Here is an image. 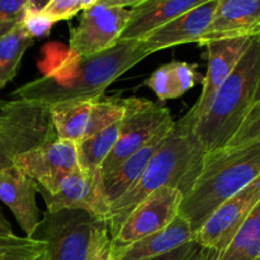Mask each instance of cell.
<instances>
[{"label": "cell", "mask_w": 260, "mask_h": 260, "mask_svg": "<svg viewBox=\"0 0 260 260\" xmlns=\"http://www.w3.org/2000/svg\"><path fill=\"white\" fill-rule=\"evenodd\" d=\"M13 229L12 225L9 223V221L5 218V216L3 215V211L0 208V236H13Z\"/></svg>", "instance_id": "32"}, {"label": "cell", "mask_w": 260, "mask_h": 260, "mask_svg": "<svg viewBox=\"0 0 260 260\" xmlns=\"http://www.w3.org/2000/svg\"><path fill=\"white\" fill-rule=\"evenodd\" d=\"M218 0H206L141 41L147 55L185 43H200L212 22Z\"/></svg>", "instance_id": "14"}, {"label": "cell", "mask_w": 260, "mask_h": 260, "mask_svg": "<svg viewBox=\"0 0 260 260\" xmlns=\"http://www.w3.org/2000/svg\"><path fill=\"white\" fill-rule=\"evenodd\" d=\"M172 119V113L167 107L144 98H135L134 106L123 119L121 135L112 152L102 164V177L113 172L127 157L145 146Z\"/></svg>", "instance_id": "8"}, {"label": "cell", "mask_w": 260, "mask_h": 260, "mask_svg": "<svg viewBox=\"0 0 260 260\" xmlns=\"http://www.w3.org/2000/svg\"><path fill=\"white\" fill-rule=\"evenodd\" d=\"M139 0H94L81 12L78 27L71 28L66 57H80L103 52L119 42Z\"/></svg>", "instance_id": "6"}, {"label": "cell", "mask_w": 260, "mask_h": 260, "mask_svg": "<svg viewBox=\"0 0 260 260\" xmlns=\"http://www.w3.org/2000/svg\"><path fill=\"white\" fill-rule=\"evenodd\" d=\"M194 240L192 225L178 215L170 225L136 243L121 248L112 246L114 260H147L174 250ZM112 244V243H111Z\"/></svg>", "instance_id": "19"}, {"label": "cell", "mask_w": 260, "mask_h": 260, "mask_svg": "<svg viewBox=\"0 0 260 260\" xmlns=\"http://www.w3.org/2000/svg\"><path fill=\"white\" fill-rule=\"evenodd\" d=\"M254 37L255 36L225 38L211 41L203 45L207 50L205 55L207 57V71L203 76L200 98L189 109L196 118L198 119L207 112L218 89L231 75L240 58L253 42Z\"/></svg>", "instance_id": "13"}, {"label": "cell", "mask_w": 260, "mask_h": 260, "mask_svg": "<svg viewBox=\"0 0 260 260\" xmlns=\"http://www.w3.org/2000/svg\"><path fill=\"white\" fill-rule=\"evenodd\" d=\"M123 119L76 144L80 169L89 170V172L101 170L102 164L112 152L119 135H121Z\"/></svg>", "instance_id": "22"}, {"label": "cell", "mask_w": 260, "mask_h": 260, "mask_svg": "<svg viewBox=\"0 0 260 260\" xmlns=\"http://www.w3.org/2000/svg\"><path fill=\"white\" fill-rule=\"evenodd\" d=\"M184 194L173 187H162L134 208L111 243L113 248L131 245L162 230L180 212Z\"/></svg>", "instance_id": "9"}, {"label": "cell", "mask_w": 260, "mask_h": 260, "mask_svg": "<svg viewBox=\"0 0 260 260\" xmlns=\"http://www.w3.org/2000/svg\"><path fill=\"white\" fill-rule=\"evenodd\" d=\"M216 260H260V202Z\"/></svg>", "instance_id": "21"}, {"label": "cell", "mask_w": 260, "mask_h": 260, "mask_svg": "<svg viewBox=\"0 0 260 260\" xmlns=\"http://www.w3.org/2000/svg\"><path fill=\"white\" fill-rule=\"evenodd\" d=\"M35 40L23 28L22 23L0 38V89L17 76L20 61Z\"/></svg>", "instance_id": "23"}, {"label": "cell", "mask_w": 260, "mask_h": 260, "mask_svg": "<svg viewBox=\"0 0 260 260\" xmlns=\"http://www.w3.org/2000/svg\"><path fill=\"white\" fill-rule=\"evenodd\" d=\"M27 4L28 0H0V38L22 23Z\"/></svg>", "instance_id": "28"}, {"label": "cell", "mask_w": 260, "mask_h": 260, "mask_svg": "<svg viewBox=\"0 0 260 260\" xmlns=\"http://www.w3.org/2000/svg\"><path fill=\"white\" fill-rule=\"evenodd\" d=\"M260 81V38L255 36L210 108L197 119L194 134L205 154L225 149L255 103Z\"/></svg>", "instance_id": "4"}, {"label": "cell", "mask_w": 260, "mask_h": 260, "mask_svg": "<svg viewBox=\"0 0 260 260\" xmlns=\"http://www.w3.org/2000/svg\"><path fill=\"white\" fill-rule=\"evenodd\" d=\"M46 3H37L28 0L27 8H25L24 17H23L22 25L25 32L35 40L37 37L47 36L52 29L53 22L45 12L43 8L46 7Z\"/></svg>", "instance_id": "26"}, {"label": "cell", "mask_w": 260, "mask_h": 260, "mask_svg": "<svg viewBox=\"0 0 260 260\" xmlns=\"http://www.w3.org/2000/svg\"><path fill=\"white\" fill-rule=\"evenodd\" d=\"M37 184L17 165L0 169V201L8 206L18 225L33 239L41 225V210L36 203Z\"/></svg>", "instance_id": "15"}, {"label": "cell", "mask_w": 260, "mask_h": 260, "mask_svg": "<svg viewBox=\"0 0 260 260\" xmlns=\"http://www.w3.org/2000/svg\"><path fill=\"white\" fill-rule=\"evenodd\" d=\"M197 118L188 111L168 135L141 177L131 188L113 202L107 218L111 239L119 231L129 213L142 201L162 187H173L187 194L202 165L205 151L194 134Z\"/></svg>", "instance_id": "2"}, {"label": "cell", "mask_w": 260, "mask_h": 260, "mask_svg": "<svg viewBox=\"0 0 260 260\" xmlns=\"http://www.w3.org/2000/svg\"><path fill=\"white\" fill-rule=\"evenodd\" d=\"M141 41H119L103 52L66 57L41 78L15 89L13 96L46 107L93 101L126 71L147 57Z\"/></svg>", "instance_id": "1"}, {"label": "cell", "mask_w": 260, "mask_h": 260, "mask_svg": "<svg viewBox=\"0 0 260 260\" xmlns=\"http://www.w3.org/2000/svg\"><path fill=\"white\" fill-rule=\"evenodd\" d=\"M260 38V35H259ZM260 101V81H259V85H258V90H256V95H255V102Z\"/></svg>", "instance_id": "33"}, {"label": "cell", "mask_w": 260, "mask_h": 260, "mask_svg": "<svg viewBox=\"0 0 260 260\" xmlns=\"http://www.w3.org/2000/svg\"><path fill=\"white\" fill-rule=\"evenodd\" d=\"M147 260H216V255L208 249L203 248L200 243L193 240L169 253Z\"/></svg>", "instance_id": "29"}, {"label": "cell", "mask_w": 260, "mask_h": 260, "mask_svg": "<svg viewBox=\"0 0 260 260\" xmlns=\"http://www.w3.org/2000/svg\"><path fill=\"white\" fill-rule=\"evenodd\" d=\"M37 193L43 198L47 212L61 210L86 211L94 216L108 218L111 203L104 193L101 170H83L66 175L55 193L45 192L37 187Z\"/></svg>", "instance_id": "11"}, {"label": "cell", "mask_w": 260, "mask_h": 260, "mask_svg": "<svg viewBox=\"0 0 260 260\" xmlns=\"http://www.w3.org/2000/svg\"><path fill=\"white\" fill-rule=\"evenodd\" d=\"M197 69V63L172 61L156 69L144 81V85L149 86L160 102L180 98L196 84L203 80V76L198 74Z\"/></svg>", "instance_id": "20"}, {"label": "cell", "mask_w": 260, "mask_h": 260, "mask_svg": "<svg viewBox=\"0 0 260 260\" xmlns=\"http://www.w3.org/2000/svg\"><path fill=\"white\" fill-rule=\"evenodd\" d=\"M14 165L50 194L56 192L66 175L80 169L75 142L58 137L20 155Z\"/></svg>", "instance_id": "12"}, {"label": "cell", "mask_w": 260, "mask_h": 260, "mask_svg": "<svg viewBox=\"0 0 260 260\" xmlns=\"http://www.w3.org/2000/svg\"><path fill=\"white\" fill-rule=\"evenodd\" d=\"M134 102L135 98L103 95L93 101L56 104L50 107L53 128L58 139L78 144L122 121Z\"/></svg>", "instance_id": "7"}, {"label": "cell", "mask_w": 260, "mask_h": 260, "mask_svg": "<svg viewBox=\"0 0 260 260\" xmlns=\"http://www.w3.org/2000/svg\"><path fill=\"white\" fill-rule=\"evenodd\" d=\"M32 260H43V254H41L40 256H37V258H35V259H32Z\"/></svg>", "instance_id": "35"}, {"label": "cell", "mask_w": 260, "mask_h": 260, "mask_svg": "<svg viewBox=\"0 0 260 260\" xmlns=\"http://www.w3.org/2000/svg\"><path fill=\"white\" fill-rule=\"evenodd\" d=\"M260 142V101L255 102L225 149H239Z\"/></svg>", "instance_id": "25"}, {"label": "cell", "mask_w": 260, "mask_h": 260, "mask_svg": "<svg viewBox=\"0 0 260 260\" xmlns=\"http://www.w3.org/2000/svg\"><path fill=\"white\" fill-rule=\"evenodd\" d=\"M259 202L260 177L222 203L198 229L194 240L212 251L217 259Z\"/></svg>", "instance_id": "10"}, {"label": "cell", "mask_w": 260, "mask_h": 260, "mask_svg": "<svg viewBox=\"0 0 260 260\" xmlns=\"http://www.w3.org/2000/svg\"><path fill=\"white\" fill-rule=\"evenodd\" d=\"M260 177V142L206 154L179 215L196 233L229 198Z\"/></svg>", "instance_id": "3"}, {"label": "cell", "mask_w": 260, "mask_h": 260, "mask_svg": "<svg viewBox=\"0 0 260 260\" xmlns=\"http://www.w3.org/2000/svg\"><path fill=\"white\" fill-rule=\"evenodd\" d=\"M93 3L94 0H50L43 8V12L55 23L62 22L73 19L79 12H83Z\"/></svg>", "instance_id": "27"}, {"label": "cell", "mask_w": 260, "mask_h": 260, "mask_svg": "<svg viewBox=\"0 0 260 260\" xmlns=\"http://www.w3.org/2000/svg\"><path fill=\"white\" fill-rule=\"evenodd\" d=\"M95 260H114L113 255H112V244L111 240L107 241L101 249H99L98 254H96Z\"/></svg>", "instance_id": "31"}, {"label": "cell", "mask_w": 260, "mask_h": 260, "mask_svg": "<svg viewBox=\"0 0 260 260\" xmlns=\"http://www.w3.org/2000/svg\"><path fill=\"white\" fill-rule=\"evenodd\" d=\"M0 260H9V259H0Z\"/></svg>", "instance_id": "36"}, {"label": "cell", "mask_w": 260, "mask_h": 260, "mask_svg": "<svg viewBox=\"0 0 260 260\" xmlns=\"http://www.w3.org/2000/svg\"><path fill=\"white\" fill-rule=\"evenodd\" d=\"M5 104H7V101H3V99H0V109L4 108Z\"/></svg>", "instance_id": "34"}, {"label": "cell", "mask_w": 260, "mask_h": 260, "mask_svg": "<svg viewBox=\"0 0 260 260\" xmlns=\"http://www.w3.org/2000/svg\"><path fill=\"white\" fill-rule=\"evenodd\" d=\"M202 0H139L119 41H142L160 27L200 5Z\"/></svg>", "instance_id": "17"}, {"label": "cell", "mask_w": 260, "mask_h": 260, "mask_svg": "<svg viewBox=\"0 0 260 260\" xmlns=\"http://www.w3.org/2000/svg\"><path fill=\"white\" fill-rule=\"evenodd\" d=\"M174 124V119L168 121L151 139L147 141L145 146L137 150L136 152L127 157L123 162L118 165L113 172L103 177V187L106 197L108 202H116L118 198H121L129 188L134 185V183L141 177L144 170L151 161L152 157L156 155L160 147L162 146L164 141L167 140L168 135L170 134Z\"/></svg>", "instance_id": "18"}, {"label": "cell", "mask_w": 260, "mask_h": 260, "mask_svg": "<svg viewBox=\"0 0 260 260\" xmlns=\"http://www.w3.org/2000/svg\"><path fill=\"white\" fill-rule=\"evenodd\" d=\"M33 239L46 244L43 260H95L111 235L106 218L86 211L61 210L43 212Z\"/></svg>", "instance_id": "5"}, {"label": "cell", "mask_w": 260, "mask_h": 260, "mask_svg": "<svg viewBox=\"0 0 260 260\" xmlns=\"http://www.w3.org/2000/svg\"><path fill=\"white\" fill-rule=\"evenodd\" d=\"M15 160H17L15 152L13 151L9 144L3 137H0V169L12 167L14 165Z\"/></svg>", "instance_id": "30"}, {"label": "cell", "mask_w": 260, "mask_h": 260, "mask_svg": "<svg viewBox=\"0 0 260 260\" xmlns=\"http://www.w3.org/2000/svg\"><path fill=\"white\" fill-rule=\"evenodd\" d=\"M46 244L38 239L0 236V259L32 260L45 253Z\"/></svg>", "instance_id": "24"}, {"label": "cell", "mask_w": 260, "mask_h": 260, "mask_svg": "<svg viewBox=\"0 0 260 260\" xmlns=\"http://www.w3.org/2000/svg\"><path fill=\"white\" fill-rule=\"evenodd\" d=\"M260 35V0H218L207 33L198 45Z\"/></svg>", "instance_id": "16"}]
</instances>
